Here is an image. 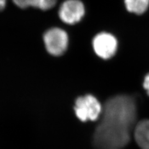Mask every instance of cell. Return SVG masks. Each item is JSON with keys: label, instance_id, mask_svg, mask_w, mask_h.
Segmentation results:
<instances>
[{"label": "cell", "instance_id": "obj_3", "mask_svg": "<svg viewBox=\"0 0 149 149\" xmlns=\"http://www.w3.org/2000/svg\"><path fill=\"white\" fill-rule=\"evenodd\" d=\"M44 41L49 54L59 56L62 55L67 49L68 37L67 32L63 29L54 27L45 32Z\"/></svg>", "mask_w": 149, "mask_h": 149}, {"label": "cell", "instance_id": "obj_10", "mask_svg": "<svg viewBox=\"0 0 149 149\" xmlns=\"http://www.w3.org/2000/svg\"><path fill=\"white\" fill-rule=\"evenodd\" d=\"M6 6V0H0V11H2Z\"/></svg>", "mask_w": 149, "mask_h": 149}, {"label": "cell", "instance_id": "obj_7", "mask_svg": "<svg viewBox=\"0 0 149 149\" xmlns=\"http://www.w3.org/2000/svg\"><path fill=\"white\" fill-rule=\"evenodd\" d=\"M16 5L22 9L32 6L46 11L52 8L57 0H13Z\"/></svg>", "mask_w": 149, "mask_h": 149}, {"label": "cell", "instance_id": "obj_6", "mask_svg": "<svg viewBox=\"0 0 149 149\" xmlns=\"http://www.w3.org/2000/svg\"><path fill=\"white\" fill-rule=\"evenodd\" d=\"M134 137L142 149H149V119H143L136 125Z\"/></svg>", "mask_w": 149, "mask_h": 149}, {"label": "cell", "instance_id": "obj_8", "mask_svg": "<svg viewBox=\"0 0 149 149\" xmlns=\"http://www.w3.org/2000/svg\"><path fill=\"white\" fill-rule=\"evenodd\" d=\"M127 10L136 15L145 13L149 6V0H124Z\"/></svg>", "mask_w": 149, "mask_h": 149}, {"label": "cell", "instance_id": "obj_1", "mask_svg": "<svg viewBox=\"0 0 149 149\" xmlns=\"http://www.w3.org/2000/svg\"><path fill=\"white\" fill-rule=\"evenodd\" d=\"M136 118V103L132 96L120 95L108 99L94 134L95 148L123 149L130 141Z\"/></svg>", "mask_w": 149, "mask_h": 149}, {"label": "cell", "instance_id": "obj_2", "mask_svg": "<svg viewBox=\"0 0 149 149\" xmlns=\"http://www.w3.org/2000/svg\"><path fill=\"white\" fill-rule=\"evenodd\" d=\"M74 109L77 118L83 122H86L98 118L102 107L94 96L87 95L77 98Z\"/></svg>", "mask_w": 149, "mask_h": 149}, {"label": "cell", "instance_id": "obj_5", "mask_svg": "<svg viewBox=\"0 0 149 149\" xmlns=\"http://www.w3.org/2000/svg\"><path fill=\"white\" fill-rule=\"evenodd\" d=\"M85 13V6L80 0H67L60 6L58 16L63 22L73 25L80 22Z\"/></svg>", "mask_w": 149, "mask_h": 149}, {"label": "cell", "instance_id": "obj_4", "mask_svg": "<svg viewBox=\"0 0 149 149\" xmlns=\"http://www.w3.org/2000/svg\"><path fill=\"white\" fill-rule=\"evenodd\" d=\"M93 47L97 56L106 60L115 55L118 49V41L113 35L108 32H101L93 39Z\"/></svg>", "mask_w": 149, "mask_h": 149}, {"label": "cell", "instance_id": "obj_9", "mask_svg": "<svg viewBox=\"0 0 149 149\" xmlns=\"http://www.w3.org/2000/svg\"><path fill=\"white\" fill-rule=\"evenodd\" d=\"M143 85V88H145V90L147 92V94L149 95V73L147 74L146 77H145Z\"/></svg>", "mask_w": 149, "mask_h": 149}]
</instances>
